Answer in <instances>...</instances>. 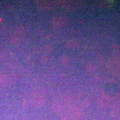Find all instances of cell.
<instances>
[{
    "instance_id": "1",
    "label": "cell",
    "mask_w": 120,
    "mask_h": 120,
    "mask_svg": "<svg viewBox=\"0 0 120 120\" xmlns=\"http://www.w3.org/2000/svg\"><path fill=\"white\" fill-rule=\"evenodd\" d=\"M82 116V112L77 108H72L66 110L62 116V120H78Z\"/></svg>"
},
{
    "instance_id": "2",
    "label": "cell",
    "mask_w": 120,
    "mask_h": 120,
    "mask_svg": "<svg viewBox=\"0 0 120 120\" xmlns=\"http://www.w3.org/2000/svg\"><path fill=\"white\" fill-rule=\"evenodd\" d=\"M66 19L64 17H56L53 20V25L56 27H60L62 26H63L66 22Z\"/></svg>"
},
{
    "instance_id": "3",
    "label": "cell",
    "mask_w": 120,
    "mask_h": 120,
    "mask_svg": "<svg viewBox=\"0 0 120 120\" xmlns=\"http://www.w3.org/2000/svg\"><path fill=\"white\" fill-rule=\"evenodd\" d=\"M38 6L41 9H50L53 6V3L52 2H37Z\"/></svg>"
},
{
    "instance_id": "4",
    "label": "cell",
    "mask_w": 120,
    "mask_h": 120,
    "mask_svg": "<svg viewBox=\"0 0 120 120\" xmlns=\"http://www.w3.org/2000/svg\"><path fill=\"white\" fill-rule=\"evenodd\" d=\"M81 2H69L68 3H66V8L68 9H74L76 8L78 6H80Z\"/></svg>"
},
{
    "instance_id": "5",
    "label": "cell",
    "mask_w": 120,
    "mask_h": 120,
    "mask_svg": "<svg viewBox=\"0 0 120 120\" xmlns=\"http://www.w3.org/2000/svg\"><path fill=\"white\" fill-rule=\"evenodd\" d=\"M67 46L69 48H76V46H77V44L76 43L75 41H69L68 42H67Z\"/></svg>"
}]
</instances>
